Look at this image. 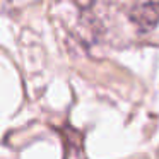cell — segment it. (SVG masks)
I'll list each match as a JSON object with an SVG mask.
<instances>
[{
  "label": "cell",
  "instance_id": "obj_1",
  "mask_svg": "<svg viewBox=\"0 0 159 159\" xmlns=\"http://www.w3.org/2000/svg\"><path fill=\"white\" fill-rule=\"evenodd\" d=\"M130 19L140 31H151L159 22V2L147 0L137 4L130 11Z\"/></svg>",
  "mask_w": 159,
  "mask_h": 159
}]
</instances>
